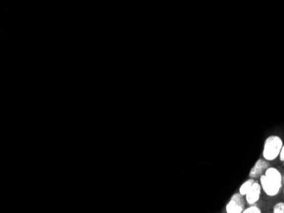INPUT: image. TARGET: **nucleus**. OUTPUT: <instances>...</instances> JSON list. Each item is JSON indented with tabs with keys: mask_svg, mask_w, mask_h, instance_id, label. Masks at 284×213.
<instances>
[{
	"mask_svg": "<svg viewBox=\"0 0 284 213\" xmlns=\"http://www.w3.org/2000/svg\"><path fill=\"white\" fill-rule=\"evenodd\" d=\"M260 185L268 196H276L281 188L282 177L281 172L275 167H269L265 174L259 177Z\"/></svg>",
	"mask_w": 284,
	"mask_h": 213,
	"instance_id": "f257e3e1",
	"label": "nucleus"
},
{
	"mask_svg": "<svg viewBox=\"0 0 284 213\" xmlns=\"http://www.w3.org/2000/svg\"><path fill=\"white\" fill-rule=\"evenodd\" d=\"M283 141L281 137L276 135L268 136L265 139L263 149V157L265 161H272L279 157Z\"/></svg>",
	"mask_w": 284,
	"mask_h": 213,
	"instance_id": "f03ea898",
	"label": "nucleus"
},
{
	"mask_svg": "<svg viewBox=\"0 0 284 213\" xmlns=\"http://www.w3.org/2000/svg\"><path fill=\"white\" fill-rule=\"evenodd\" d=\"M245 199L240 193H236L232 195L229 202L227 203L226 206L227 213H243L245 206Z\"/></svg>",
	"mask_w": 284,
	"mask_h": 213,
	"instance_id": "7ed1b4c3",
	"label": "nucleus"
},
{
	"mask_svg": "<svg viewBox=\"0 0 284 213\" xmlns=\"http://www.w3.org/2000/svg\"><path fill=\"white\" fill-rule=\"evenodd\" d=\"M270 167V165L267 161L265 159H259L255 162L253 168L249 172V177L250 178L255 179L257 177H260L262 175L265 174V171Z\"/></svg>",
	"mask_w": 284,
	"mask_h": 213,
	"instance_id": "20e7f679",
	"label": "nucleus"
},
{
	"mask_svg": "<svg viewBox=\"0 0 284 213\" xmlns=\"http://www.w3.org/2000/svg\"><path fill=\"white\" fill-rule=\"evenodd\" d=\"M261 189H262L261 185L255 181L245 195L246 200H247L248 204L254 205V204L259 201V198H260V194H261Z\"/></svg>",
	"mask_w": 284,
	"mask_h": 213,
	"instance_id": "39448f33",
	"label": "nucleus"
},
{
	"mask_svg": "<svg viewBox=\"0 0 284 213\" xmlns=\"http://www.w3.org/2000/svg\"><path fill=\"white\" fill-rule=\"evenodd\" d=\"M254 182H255V180L253 179V178H250V179H248V180L244 182V183L241 185L240 188H239V193H240L243 196H245L248 190L251 188L252 185L254 184Z\"/></svg>",
	"mask_w": 284,
	"mask_h": 213,
	"instance_id": "423d86ee",
	"label": "nucleus"
},
{
	"mask_svg": "<svg viewBox=\"0 0 284 213\" xmlns=\"http://www.w3.org/2000/svg\"><path fill=\"white\" fill-rule=\"evenodd\" d=\"M273 213H284V202L276 203L274 205Z\"/></svg>",
	"mask_w": 284,
	"mask_h": 213,
	"instance_id": "0eeeda50",
	"label": "nucleus"
},
{
	"mask_svg": "<svg viewBox=\"0 0 284 213\" xmlns=\"http://www.w3.org/2000/svg\"><path fill=\"white\" fill-rule=\"evenodd\" d=\"M243 213H261V210L256 205H251L243 210Z\"/></svg>",
	"mask_w": 284,
	"mask_h": 213,
	"instance_id": "6e6552de",
	"label": "nucleus"
},
{
	"mask_svg": "<svg viewBox=\"0 0 284 213\" xmlns=\"http://www.w3.org/2000/svg\"><path fill=\"white\" fill-rule=\"evenodd\" d=\"M279 158H280V161H282L284 163V144L283 146L281 148V153H280V155H279Z\"/></svg>",
	"mask_w": 284,
	"mask_h": 213,
	"instance_id": "1a4fd4ad",
	"label": "nucleus"
},
{
	"mask_svg": "<svg viewBox=\"0 0 284 213\" xmlns=\"http://www.w3.org/2000/svg\"><path fill=\"white\" fill-rule=\"evenodd\" d=\"M282 182H283L284 183V176L283 177H282ZM283 194H284V189H283Z\"/></svg>",
	"mask_w": 284,
	"mask_h": 213,
	"instance_id": "9d476101",
	"label": "nucleus"
}]
</instances>
